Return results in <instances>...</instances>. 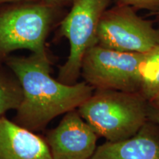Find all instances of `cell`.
<instances>
[{
  "instance_id": "cell-8",
  "label": "cell",
  "mask_w": 159,
  "mask_h": 159,
  "mask_svg": "<svg viewBox=\"0 0 159 159\" xmlns=\"http://www.w3.org/2000/svg\"><path fill=\"white\" fill-rule=\"evenodd\" d=\"M0 159H52L44 139L2 116L0 118Z\"/></svg>"
},
{
  "instance_id": "cell-16",
  "label": "cell",
  "mask_w": 159,
  "mask_h": 159,
  "mask_svg": "<svg viewBox=\"0 0 159 159\" xmlns=\"http://www.w3.org/2000/svg\"><path fill=\"white\" fill-rule=\"evenodd\" d=\"M150 104H151V105H153V106L156 107L157 108H158V109H159V98L157 99L156 100H155L153 102L150 103Z\"/></svg>"
},
{
  "instance_id": "cell-11",
  "label": "cell",
  "mask_w": 159,
  "mask_h": 159,
  "mask_svg": "<svg viewBox=\"0 0 159 159\" xmlns=\"http://www.w3.org/2000/svg\"><path fill=\"white\" fill-rule=\"evenodd\" d=\"M22 90L19 81L0 76V118L10 110H17L22 100Z\"/></svg>"
},
{
  "instance_id": "cell-7",
  "label": "cell",
  "mask_w": 159,
  "mask_h": 159,
  "mask_svg": "<svg viewBox=\"0 0 159 159\" xmlns=\"http://www.w3.org/2000/svg\"><path fill=\"white\" fill-rule=\"evenodd\" d=\"M97 136L75 109L66 113L46 142L52 159H90L97 148Z\"/></svg>"
},
{
  "instance_id": "cell-1",
  "label": "cell",
  "mask_w": 159,
  "mask_h": 159,
  "mask_svg": "<svg viewBox=\"0 0 159 159\" xmlns=\"http://www.w3.org/2000/svg\"><path fill=\"white\" fill-rule=\"evenodd\" d=\"M7 63L22 90L16 123L29 130L43 128L56 116L78 108L93 94L94 88L85 81L69 85L52 78L47 52L11 57Z\"/></svg>"
},
{
  "instance_id": "cell-15",
  "label": "cell",
  "mask_w": 159,
  "mask_h": 159,
  "mask_svg": "<svg viewBox=\"0 0 159 159\" xmlns=\"http://www.w3.org/2000/svg\"><path fill=\"white\" fill-rule=\"evenodd\" d=\"M41 0H0V5L1 4L7 3H18V2H36Z\"/></svg>"
},
{
  "instance_id": "cell-14",
  "label": "cell",
  "mask_w": 159,
  "mask_h": 159,
  "mask_svg": "<svg viewBox=\"0 0 159 159\" xmlns=\"http://www.w3.org/2000/svg\"><path fill=\"white\" fill-rule=\"evenodd\" d=\"M41 1L47 4H49V5H50L52 6L56 7V6L66 5V4H69V3H73L75 0H41Z\"/></svg>"
},
{
  "instance_id": "cell-9",
  "label": "cell",
  "mask_w": 159,
  "mask_h": 159,
  "mask_svg": "<svg viewBox=\"0 0 159 159\" xmlns=\"http://www.w3.org/2000/svg\"><path fill=\"white\" fill-rule=\"evenodd\" d=\"M90 159H159V137L148 122L130 139L97 147Z\"/></svg>"
},
{
  "instance_id": "cell-10",
  "label": "cell",
  "mask_w": 159,
  "mask_h": 159,
  "mask_svg": "<svg viewBox=\"0 0 159 159\" xmlns=\"http://www.w3.org/2000/svg\"><path fill=\"white\" fill-rule=\"evenodd\" d=\"M140 94L150 103L159 98V44L145 54L140 66Z\"/></svg>"
},
{
  "instance_id": "cell-6",
  "label": "cell",
  "mask_w": 159,
  "mask_h": 159,
  "mask_svg": "<svg viewBox=\"0 0 159 159\" xmlns=\"http://www.w3.org/2000/svg\"><path fill=\"white\" fill-rule=\"evenodd\" d=\"M97 44L114 50L145 54L159 44V29L133 7L116 5L102 13L97 32Z\"/></svg>"
},
{
  "instance_id": "cell-17",
  "label": "cell",
  "mask_w": 159,
  "mask_h": 159,
  "mask_svg": "<svg viewBox=\"0 0 159 159\" xmlns=\"http://www.w3.org/2000/svg\"><path fill=\"white\" fill-rule=\"evenodd\" d=\"M154 13V15H156V19L159 21V11H156V12H154V13Z\"/></svg>"
},
{
  "instance_id": "cell-13",
  "label": "cell",
  "mask_w": 159,
  "mask_h": 159,
  "mask_svg": "<svg viewBox=\"0 0 159 159\" xmlns=\"http://www.w3.org/2000/svg\"><path fill=\"white\" fill-rule=\"evenodd\" d=\"M149 122L154 123L159 127V109L150 103L148 108Z\"/></svg>"
},
{
  "instance_id": "cell-2",
  "label": "cell",
  "mask_w": 159,
  "mask_h": 159,
  "mask_svg": "<svg viewBox=\"0 0 159 159\" xmlns=\"http://www.w3.org/2000/svg\"><path fill=\"white\" fill-rule=\"evenodd\" d=\"M149 105L139 92L97 90L77 111L97 136L114 142L131 138L149 122Z\"/></svg>"
},
{
  "instance_id": "cell-5",
  "label": "cell",
  "mask_w": 159,
  "mask_h": 159,
  "mask_svg": "<svg viewBox=\"0 0 159 159\" xmlns=\"http://www.w3.org/2000/svg\"><path fill=\"white\" fill-rule=\"evenodd\" d=\"M114 0H75L61 24V32L68 39L69 54L61 67L58 80L74 84L81 74L83 57L97 44V32L102 13Z\"/></svg>"
},
{
  "instance_id": "cell-3",
  "label": "cell",
  "mask_w": 159,
  "mask_h": 159,
  "mask_svg": "<svg viewBox=\"0 0 159 159\" xmlns=\"http://www.w3.org/2000/svg\"><path fill=\"white\" fill-rule=\"evenodd\" d=\"M145 54L95 44L83 57L81 74L85 82L97 90L140 93V66Z\"/></svg>"
},
{
  "instance_id": "cell-12",
  "label": "cell",
  "mask_w": 159,
  "mask_h": 159,
  "mask_svg": "<svg viewBox=\"0 0 159 159\" xmlns=\"http://www.w3.org/2000/svg\"><path fill=\"white\" fill-rule=\"evenodd\" d=\"M116 5H125L136 11L148 10L152 12L159 11V0H114Z\"/></svg>"
},
{
  "instance_id": "cell-4",
  "label": "cell",
  "mask_w": 159,
  "mask_h": 159,
  "mask_svg": "<svg viewBox=\"0 0 159 159\" xmlns=\"http://www.w3.org/2000/svg\"><path fill=\"white\" fill-rule=\"evenodd\" d=\"M54 6L30 2L0 13V54L19 49L46 53L45 40L54 19Z\"/></svg>"
}]
</instances>
